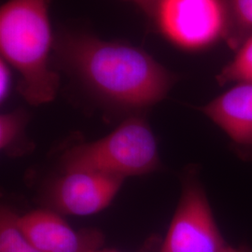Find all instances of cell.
I'll use <instances>...</instances> for the list:
<instances>
[{
    "label": "cell",
    "instance_id": "obj_1",
    "mask_svg": "<svg viewBox=\"0 0 252 252\" xmlns=\"http://www.w3.org/2000/svg\"><path fill=\"white\" fill-rule=\"evenodd\" d=\"M54 50L65 68L100 98L120 107L146 108L163 99L176 76L134 46L65 32Z\"/></svg>",
    "mask_w": 252,
    "mask_h": 252
},
{
    "label": "cell",
    "instance_id": "obj_2",
    "mask_svg": "<svg viewBox=\"0 0 252 252\" xmlns=\"http://www.w3.org/2000/svg\"><path fill=\"white\" fill-rule=\"evenodd\" d=\"M49 0H8L0 10L2 59L21 76L19 92L31 105L51 102L59 76L50 65L53 34Z\"/></svg>",
    "mask_w": 252,
    "mask_h": 252
},
{
    "label": "cell",
    "instance_id": "obj_3",
    "mask_svg": "<svg viewBox=\"0 0 252 252\" xmlns=\"http://www.w3.org/2000/svg\"><path fill=\"white\" fill-rule=\"evenodd\" d=\"M160 161L144 120L130 118L96 141L75 146L63 156L64 171L90 170L126 179L156 170Z\"/></svg>",
    "mask_w": 252,
    "mask_h": 252
},
{
    "label": "cell",
    "instance_id": "obj_4",
    "mask_svg": "<svg viewBox=\"0 0 252 252\" xmlns=\"http://www.w3.org/2000/svg\"><path fill=\"white\" fill-rule=\"evenodd\" d=\"M152 16L162 36L184 50H204L225 36L223 0H158Z\"/></svg>",
    "mask_w": 252,
    "mask_h": 252
},
{
    "label": "cell",
    "instance_id": "obj_5",
    "mask_svg": "<svg viewBox=\"0 0 252 252\" xmlns=\"http://www.w3.org/2000/svg\"><path fill=\"white\" fill-rule=\"evenodd\" d=\"M229 246L217 225L198 180H185L160 252H225Z\"/></svg>",
    "mask_w": 252,
    "mask_h": 252
},
{
    "label": "cell",
    "instance_id": "obj_6",
    "mask_svg": "<svg viewBox=\"0 0 252 252\" xmlns=\"http://www.w3.org/2000/svg\"><path fill=\"white\" fill-rule=\"evenodd\" d=\"M124 178L90 170L64 171L51 190L55 208L76 216H88L108 207Z\"/></svg>",
    "mask_w": 252,
    "mask_h": 252
},
{
    "label": "cell",
    "instance_id": "obj_7",
    "mask_svg": "<svg viewBox=\"0 0 252 252\" xmlns=\"http://www.w3.org/2000/svg\"><path fill=\"white\" fill-rule=\"evenodd\" d=\"M18 225L42 252H90L98 249L101 234L77 232L63 219L49 210H35L18 217Z\"/></svg>",
    "mask_w": 252,
    "mask_h": 252
},
{
    "label": "cell",
    "instance_id": "obj_8",
    "mask_svg": "<svg viewBox=\"0 0 252 252\" xmlns=\"http://www.w3.org/2000/svg\"><path fill=\"white\" fill-rule=\"evenodd\" d=\"M200 109L235 144L252 148V83H237Z\"/></svg>",
    "mask_w": 252,
    "mask_h": 252
},
{
    "label": "cell",
    "instance_id": "obj_9",
    "mask_svg": "<svg viewBox=\"0 0 252 252\" xmlns=\"http://www.w3.org/2000/svg\"><path fill=\"white\" fill-rule=\"evenodd\" d=\"M226 12L224 40L236 50L252 35V0H223Z\"/></svg>",
    "mask_w": 252,
    "mask_h": 252
},
{
    "label": "cell",
    "instance_id": "obj_10",
    "mask_svg": "<svg viewBox=\"0 0 252 252\" xmlns=\"http://www.w3.org/2000/svg\"><path fill=\"white\" fill-rule=\"evenodd\" d=\"M16 216L6 207L0 213V252H42L19 227Z\"/></svg>",
    "mask_w": 252,
    "mask_h": 252
},
{
    "label": "cell",
    "instance_id": "obj_11",
    "mask_svg": "<svg viewBox=\"0 0 252 252\" xmlns=\"http://www.w3.org/2000/svg\"><path fill=\"white\" fill-rule=\"evenodd\" d=\"M220 85L229 82L252 83V35L235 50L233 60L217 76Z\"/></svg>",
    "mask_w": 252,
    "mask_h": 252
},
{
    "label": "cell",
    "instance_id": "obj_12",
    "mask_svg": "<svg viewBox=\"0 0 252 252\" xmlns=\"http://www.w3.org/2000/svg\"><path fill=\"white\" fill-rule=\"evenodd\" d=\"M26 124V115L16 110L4 113L0 116V148L9 150L21 137Z\"/></svg>",
    "mask_w": 252,
    "mask_h": 252
},
{
    "label": "cell",
    "instance_id": "obj_13",
    "mask_svg": "<svg viewBox=\"0 0 252 252\" xmlns=\"http://www.w3.org/2000/svg\"><path fill=\"white\" fill-rule=\"evenodd\" d=\"M11 85V72L8 63L3 59L0 61V100L3 103L9 95Z\"/></svg>",
    "mask_w": 252,
    "mask_h": 252
},
{
    "label": "cell",
    "instance_id": "obj_14",
    "mask_svg": "<svg viewBox=\"0 0 252 252\" xmlns=\"http://www.w3.org/2000/svg\"><path fill=\"white\" fill-rule=\"evenodd\" d=\"M131 1L136 4L139 8L143 9L149 15L152 16L153 9L158 0H131Z\"/></svg>",
    "mask_w": 252,
    "mask_h": 252
},
{
    "label": "cell",
    "instance_id": "obj_15",
    "mask_svg": "<svg viewBox=\"0 0 252 252\" xmlns=\"http://www.w3.org/2000/svg\"><path fill=\"white\" fill-rule=\"evenodd\" d=\"M225 252H252V250L247 248V247H239V248H233V247H228Z\"/></svg>",
    "mask_w": 252,
    "mask_h": 252
},
{
    "label": "cell",
    "instance_id": "obj_16",
    "mask_svg": "<svg viewBox=\"0 0 252 252\" xmlns=\"http://www.w3.org/2000/svg\"><path fill=\"white\" fill-rule=\"evenodd\" d=\"M90 252H118L115 251H108V250H99V249H96V250H94Z\"/></svg>",
    "mask_w": 252,
    "mask_h": 252
}]
</instances>
